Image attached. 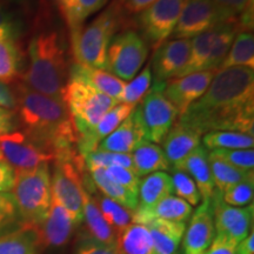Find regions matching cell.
<instances>
[{
	"instance_id": "obj_50",
	"label": "cell",
	"mask_w": 254,
	"mask_h": 254,
	"mask_svg": "<svg viewBox=\"0 0 254 254\" xmlns=\"http://www.w3.org/2000/svg\"><path fill=\"white\" fill-rule=\"evenodd\" d=\"M0 107L13 111L17 109V100H15L14 92L4 82H0Z\"/></svg>"
},
{
	"instance_id": "obj_25",
	"label": "cell",
	"mask_w": 254,
	"mask_h": 254,
	"mask_svg": "<svg viewBox=\"0 0 254 254\" xmlns=\"http://www.w3.org/2000/svg\"><path fill=\"white\" fill-rule=\"evenodd\" d=\"M133 168L139 178L146 177L155 172L170 171L171 166L163 148L151 141L139 145L131 153Z\"/></svg>"
},
{
	"instance_id": "obj_27",
	"label": "cell",
	"mask_w": 254,
	"mask_h": 254,
	"mask_svg": "<svg viewBox=\"0 0 254 254\" xmlns=\"http://www.w3.org/2000/svg\"><path fill=\"white\" fill-rule=\"evenodd\" d=\"M107 1L109 0H56V4L69 31H73L85 25V21L103 9Z\"/></svg>"
},
{
	"instance_id": "obj_7",
	"label": "cell",
	"mask_w": 254,
	"mask_h": 254,
	"mask_svg": "<svg viewBox=\"0 0 254 254\" xmlns=\"http://www.w3.org/2000/svg\"><path fill=\"white\" fill-rule=\"evenodd\" d=\"M148 45L139 32L125 28L111 40L107 49L105 71L123 81L132 80L146 62Z\"/></svg>"
},
{
	"instance_id": "obj_12",
	"label": "cell",
	"mask_w": 254,
	"mask_h": 254,
	"mask_svg": "<svg viewBox=\"0 0 254 254\" xmlns=\"http://www.w3.org/2000/svg\"><path fill=\"white\" fill-rule=\"evenodd\" d=\"M212 212H213L215 236L227 240L237 246L244 240L252 230L254 207L253 204L245 207H234L227 205L221 198V193L214 190L211 199Z\"/></svg>"
},
{
	"instance_id": "obj_48",
	"label": "cell",
	"mask_w": 254,
	"mask_h": 254,
	"mask_svg": "<svg viewBox=\"0 0 254 254\" xmlns=\"http://www.w3.org/2000/svg\"><path fill=\"white\" fill-rule=\"evenodd\" d=\"M18 126L17 112L13 110L0 107V135L15 131Z\"/></svg>"
},
{
	"instance_id": "obj_33",
	"label": "cell",
	"mask_w": 254,
	"mask_h": 254,
	"mask_svg": "<svg viewBox=\"0 0 254 254\" xmlns=\"http://www.w3.org/2000/svg\"><path fill=\"white\" fill-rule=\"evenodd\" d=\"M206 150H246L253 148L254 139L249 134L230 131H212L202 135Z\"/></svg>"
},
{
	"instance_id": "obj_19",
	"label": "cell",
	"mask_w": 254,
	"mask_h": 254,
	"mask_svg": "<svg viewBox=\"0 0 254 254\" xmlns=\"http://www.w3.org/2000/svg\"><path fill=\"white\" fill-rule=\"evenodd\" d=\"M202 135L194 127L179 122L174 124L161 142L171 170H179L186 158L200 146Z\"/></svg>"
},
{
	"instance_id": "obj_15",
	"label": "cell",
	"mask_w": 254,
	"mask_h": 254,
	"mask_svg": "<svg viewBox=\"0 0 254 254\" xmlns=\"http://www.w3.org/2000/svg\"><path fill=\"white\" fill-rule=\"evenodd\" d=\"M190 39H171L155 50L150 64L154 82L179 77L190 58Z\"/></svg>"
},
{
	"instance_id": "obj_3",
	"label": "cell",
	"mask_w": 254,
	"mask_h": 254,
	"mask_svg": "<svg viewBox=\"0 0 254 254\" xmlns=\"http://www.w3.org/2000/svg\"><path fill=\"white\" fill-rule=\"evenodd\" d=\"M28 68L21 82L41 94L62 100L69 71L67 49L62 36L55 30L39 32L28 44Z\"/></svg>"
},
{
	"instance_id": "obj_9",
	"label": "cell",
	"mask_w": 254,
	"mask_h": 254,
	"mask_svg": "<svg viewBox=\"0 0 254 254\" xmlns=\"http://www.w3.org/2000/svg\"><path fill=\"white\" fill-rule=\"evenodd\" d=\"M231 12L215 4L213 0H187L171 39H190L219 24L237 20Z\"/></svg>"
},
{
	"instance_id": "obj_1",
	"label": "cell",
	"mask_w": 254,
	"mask_h": 254,
	"mask_svg": "<svg viewBox=\"0 0 254 254\" xmlns=\"http://www.w3.org/2000/svg\"><path fill=\"white\" fill-rule=\"evenodd\" d=\"M178 122L205 134L212 131L254 133V71L230 67L215 72L205 93Z\"/></svg>"
},
{
	"instance_id": "obj_21",
	"label": "cell",
	"mask_w": 254,
	"mask_h": 254,
	"mask_svg": "<svg viewBox=\"0 0 254 254\" xmlns=\"http://www.w3.org/2000/svg\"><path fill=\"white\" fill-rule=\"evenodd\" d=\"M190 215L192 206L178 196L168 195L150 208H136L133 212L132 221L142 225H147L154 219L186 222Z\"/></svg>"
},
{
	"instance_id": "obj_10",
	"label": "cell",
	"mask_w": 254,
	"mask_h": 254,
	"mask_svg": "<svg viewBox=\"0 0 254 254\" xmlns=\"http://www.w3.org/2000/svg\"><path fill=\"white\" fill-rule=\"evenodd\" d=\"M187 0H157L150 7L136 14L135 23L141 36L157 50L171 37Z\"/></svg>"
},
{
	"instance_id": "obj_6",
	"label": "cell",
	"mask_w": 254,
	"mask_h": 254,
	"mask_svg": "<svg viewBox=\"0 0 254 254\" xmlns=\"http://www.w3.org/2000/svg\"><path fill=\"white\" fill-rule=\"evenodd\" d=\"M62 100L71 114L78 141L90 135L105 114L119 104L113 98L94 90L90 85L73 79H67L66 81Z\"/></svg>"
},
{
	"instance_id": "obj_17",
	"label": "cell",
	"mask_w": 254,
	"mask_h": 254,
	"mask_svg": "<svg viewBox=\"0 0 254 254\" xmlns=\"http://www.w3.org/2000/svg\"><path fill=\"white\" fill-rule=\"evenodd\" d=\"M145 141H148L147 133L142 123L139 105H136L132 113L120 124L118 128L98 145L97 150L131 154L139 145Z\"/></svg>"
},
{
	"instance_id": "obj_26",
	"label": "cell",
	"mask_w": 254,
	"mask_h": 254,
	"mask_svg": "<svg viewBox=\"0 0 254 254\" xmlns=\"http://www.w3.org/2000/svg\"><path fill=\"white\" fill-rule=\"evenodd\" d=\"M172 193L173 186L170 174L166 172L148 174L139 183L136 208H150L166 196L172 195Z\"/></svg>"
},
{
	"instance_id": "obj_18",
	"label": "cell",
	"mask_w": 254,
	"mask_h": 254,
	"mask_svg": "<svg viewBox=\"0 0 254 254\" xmlns=\"http://www.w3.org/2000/svg\"><path fill=\"white\" fill-rule=\"evenodd\" d=\"M215 237L212 202L202 204L190 215V221L183 237L185 254H205Z\"/></svg>"
},
{
	"instance_id": "obj_20",
	"label": "cell",
	"mask_w": 254,
	"mask_h": 254,
	"mask_svg": "<svg viewBox=\"0 0 254 254\" xmlns=\"http://www.w3.org/2000/svg\"><path fill=\"white\" fill-rule=\"evenodd\" d=\"M68 79H73L84 84L90 85L94 90L109 95L119 103V98L123 93L125 82L116 75L111 74L105 69L90 67V66L73 64L69 66Z\"/></svg>"
},
{
	"instance_id": "obj_54",
	"label": "cell",
	"mask_w": 254,
	"mask_h": 254,
	"mask_svg": "<svg viewBox=\"0 0 254 254\" xmlns=\"http://www.w3.org/2000/svg\"><path fill=\"white\" fill-rule=\"evenodd\" d=\"M120 254H123V253H120Z\"/></svg>"
},
{
	"instance_id": "obj_51",
	"label": "cell",
	"mask_w": 254,
	"mask_h": 254,
	"mask_svg": "<svg viewBox=\"0 0 254 254\" xmlns=\"http://www.w3.org/2000/svg\"><path fill=\"white\" fill-rule=\"evenodd\" d=\"M237 254H254V233H251L236 246Z\"/></svg>"
},
{
	"instance_id": "obj_2",
	"label": "cell",
	"mask_w": 254,
	"mask_h": 254,
	"mask_svg": "<svg viewBox=\"0 0 254 254\" xmlns=\"http://www.w3.org/2000/svg\"><path fill=\"white\" fill-rule=\"evenodd\" d=\"M13 92L19 125L32 140L53 155V161L80 154L74 124L62 100L41 94L24 82H19Z\"/></svg>"
},
{
	"instance_id": "obj_23",
	"label": "cell",
	"mask_w": 254,
	"mask_h": 254,
	"mask_svg": "<svg viewBox=\"0 0 254 254\" xmlns=\"http://www.w3.org/2000/svg\"><path fill=\"white\" fill-rule=\"evenodd\" d=\"M178 171H184L194 180L202 201H211L214 194V184L208 163V152L204 146H198Z\"/></svg>"
},
{
	"instance_id": "obj_43",
	"label": "cell",
	"mask_w": 254,
	"mask_h": 254,
	"mask_svg": "<svg viewBox=\"0 0 254 254\" xmlns=\"http://www.w3.org/2000/svg\"><path fill=\"white\" fill-rule=\"evenodd\" d=\"M20 220L11 192H0V232H4Z\"/></svg>"
},
{
	"instance_id": "obj_35",
	"label": "cell",
	"mask_w": 254,
	"mask_h": 254,
	"mask_svg": "<svg viewBox=\"0 0 254 254\" xmlns=\"http://www.w3.org/2000/svg\"><path fill=\"white\" fill-rule=\"evenodd\" d=\"M23 57L15 41L0 39V82L9 84L20 77Z\"/></svg>"
},
{
	"instance_id": "obj_32",
	"label": "cell",
	"mask_w": 254,
	"mask_h": 254,
	"mask_svg": "<svg viewBox=\"0 0 254 254\" xmlns=\"http://www.w3.org/2000/svg\"><path fill=\"white\" fill-rule=\"evenodd\" d=\"M208 163L212 178H213L214 187L220 193L227 190L228 187L234 185V184L254 179L253 171L239 170V168L232 166L226 161H224L222 159L218 158L212 152L208 153Z\"/></svg>"
},
{
	"instance_id": "obj_14",
	"label": "cell",
	"mask_w": 254,
	"mask_h": 254,
	"mask_svg": "<svg viewBox=\"0 0 254 254\" xmlns=\"http://www.w3.org/2000/svg\"><path fill=\"white\" fill-rule=\"evenodd\" d=\"M215 72L202 71L170 79L165 82L164 94L176 107L179 117L198 100L211 84Z\"/></svg>"
},
{
	"instance_id": "obj_28",
	"label": "cell",
	"mask_w": 254,
	"mask_h": 254,
	"mask_svg": "<svg viewBox=\"0 0 254 254\" xmlns=\"http://www.w3.org/2000/svg\"><path fill=\"white\" fill-rule=\"evenodd\" d=\"M118 250L123 254H153V241L146 225L131 222L118 233Z\"/></svg>"
},
{
	"instance_id": "obj_52",
	"label": "cell",
	"mask_w": 254,
	"mask_h": 254,
	"mask_svg": "<svg viewBox=\"0 0 254 254\" xmlns=\"http://www.w3.org/2000/svg\"><path fill=\"white\" fill-rule=\"evenodd\" d=\"M4 1L8 2V4H11V2H17V4H23V2L26 1V0H4Z\"/></svg>"
},
{
	"instance_id": "obj_5",
	"label": "cell",
	"mask_w": 254,
	"mask_h": 254,
	"mask_svg": "<svg viewBox=\"0 0 254 254\" xmlns=\"http://www.w3.org/2000/svg\"><path fill=\"white\" fill-rule=\"evenodd\" d=\"M11 193L21 224L39 227L47 217L52 200L50 164H41L32 170L15 171Z\"/></svg>"
},
{
	"instance_id": "obj_47",
	"label": "cell",
	"mask_w": 254,
	"mask_h": 254,
	"mask_svg": "<svg viewBox=\"0 0 254 254\" xmlns=\"http://www.w3.org/2000/svg\"><path fill=\"white\" fill-rule=\"evenodd\" d=\"M15 170L4 159H0V192H11L14 186Z\"/></svg>"
},
{
	"instance_id": "obj_11",
	"label": "cell",
	"mask_w": 254,
	"mask_h": 254,
	"mask_svg": "<svg viewBox=\"0 0 254 254\" xmlns=\"http://www.w3.org/2000/svg\"><path fill=\"white\" fill-rule=\"evenodd\" d=\"M165 82H154L139 105L148 141L161 144L179 116L164 94Z\"/></svg>"
},
{
	"instance_id": "obj_40",
	"label": "cell",
	"mask_w": 254,
	"mask_h": 254,
	"mask_svg": "<svg viewBox=\"0 0 254 254\" xmlns=\"http://www.w3.org/2000/svg\"><path fill=\"white\" fill-rule=\"evenodd\" d=\"M23 24L17 14L9 8L8 2L0 0V39L15 41L20 37Z\"/></svg>"
},
{
	"instance_id": "obj_53",
	"label": "cell",
	"mask_w": 254,
	"mask_h": 254,
	"mask_svg": "<svg viewBox=\"0 0 254 254\" xmlns=\"http://www.w3.org/2000/svg\"><path fill=\"white\" fill-rule=\"evenodd\" d=\"M0 159H2V155H1V153H0Z\"/></svg>"
},
{
	"instance_id": "obj_4",
	"label": "cell",
	"mask_w": 254,
	"mask_h": 254,
	"mask_svg": "<svg viewBox=\"0 0 254 254\" xmlns=\"http://www.w3.org/2000/svg\"><path fill=\"white\" fill-rule=\"evenodd\" d=\"M126 21V15L116 0L90 24L69 31L71 50L75 64L105 69L107 49L112 38Z\"/></svg>"
},
{
	"instance_id": "obj_31",
	"label": "cell",
	"mask_w": 254,
	"mask_h": 254,
	"mask_svg": "<svg viewBox=\"0 0 254 254\" xmlns=\"http://www.w3.org/2000/svg\"><path fill=\"white\" fill-rule=\"evenodd\" d=\"M230 67H254V36L252 31L238 32L226 58L218 71Z\"/></svg>"
},
{
	"instance_id": "obj_13",
	"label": "cell",
	"mask_w": 254,
	"mask_h": 254,
	"mask_svg": "<svg viewBox=\"0 0 254 254\" xmlns=\"http://www.w3.org/2000/svg\"><path fill=\"white\" fill-rule=\"evenodd\" d=\"M0 153L15 171L32 170L55 160L52 154L32 140L26 133L18 129L0 135Z\"/></svg>"
},
{
	"instance_id": "obj_29",
	"label": "cell",
	"mask_w": 254,
	"mask_h": 254,
	"mask_svg": "<svg viewBox=\"0 0 254 254\" xmlns=\"http://www.w3.org/2000/svg\"><path fill=\"white\" fill-rule=\"evenodd\" d=\"M36 228L21 224L17 230L0 236V254H39Z\"/></svg>"
},
{
	"instance_id": "obj_38",
	"label": "cell",
	"mask_w": 254,
	"mask_h": 254,
	"mask_svg": "<svg viewBox=\"0 0 254 254\" xmlns=\"http://www.w3.org/2000/svg\"><path fill=\"white\" fill-rule=\"evenodd\" d=\"M172 171L171 179H172L173 192L176 193L178 198L185 200L190 206H198L201 202V195L194 180L184 171Z\"/></svg>"
},
{
	"instance_id": "obj_49",
	"label": "cell",
	"mask_w": 254,
	"mask_h": 254,
	"mask_svg": "<svg viewBox=\"0 0 254 254\" xmlns=\"http://www.w3.org/2000/svg\"><path fill=\"white\" fill-rule=\"evenodd\" d=\"M205 254H237L236 246L233 244L228 243L224 238L215 236L211 246L206 251Z\"/></svg>"
},
{
	"instance_id": "obj_8",
	"label": "cell",
	"mask_w": 254,
	"mask_h": 254,
	"mask_svg": "<svg viewBox=\"0 0 254 254\" xmlns=\"http://www.w3.org/2000/svg\"><path fill=\"white\" fill-rule=\"evenodd\" d=\"M85 168V161L81 155L60 159L55 161V168L51 176L52 198L67 209L78 226L82 222V176Z\"/></svg>"
},
{
	"instance_id": "obj_44",
	"label": "cell",
	"mask_w": 254,
	"mask_h": 254,
	"mask_svg": "<svg viewBox=\"0 0 254 254\" xmlns=\"http://www.w3.org/2000/svg\"><path fill=\"white\" fill-rule=\"evenodd\" d=\"M74 254H120V251L118 246H106L92 239H87L78 246Z\"/></svg>"
},
{
	"instance_id": "obj_37",
	"label": "cell",
	"mask_w": 254,
	"mask_h": 254,
	"mask_svg": "<svg viewBox=\"0 0 254 254\" xmlns=\"http://www.w3.org/2000/svg\"><path fill=\"white\" fill-rule=\"evenodd\" d=\"M85 167L87 170L90 168H107L112 166H119L129 168L134 171L133 168V161L131 154L124 153H114V152H104V151H94L88 153L84 157Z\"/></svg>"
},
{
	"instance_id": "obj_16",
	"label": "cell",
	"mask_w": 254,
	"mask_h": 254,
	"mask_svg": "<svg viewBox=\"0 0 254 254\" xmlns=\"http://www.w3.org/2000/svg\"><path fill=\"white\" fill-rule=\"evenodd\" d=\"M78 225L68 211L56 199L51 200L49 213L43 224L36 228L40 249L62 247L68 243Z\"/></svg>"
},
{
	"instance_id": "obj_42",
	"label": "cell",
	"mask_w": 254,
	"mask_h": 254,
	"mask_svg": "<svg viewBox=\"0 0 254 254\" xmlns=\"http://www.w3.org/2000/svg\"><path fill=\"white\" fill-rule=\"evenodd\" d=\"M106 176L110 178L111 180L114 183H117L118 185L125 187L126 190H131V192L138 194V189H139V183L140 179L136 176L135 172L133 170L125 167H119V166H112L104 168Z\"/></svg>"
},
{
	"instance_id": "obj_36",
	"label": "cell",
	"mask_w": 254,
	"mask_h": 254,
	"mask_svg": "<svg viewBox=\"0 0 254 254\" xmlns=\"http://www.w3.org/2000/svg\"><path fill=\"white\" fill-rule=\"evenodd\" d=\"M152 80H153V75H152L151 66L147 65L128 84H125L123 93L119 98V103L136 106L151 88Z\"/></svg>"
},
{
	"instance_id": "obj_39",
	"label": "cell",
	"mask_w": 254,
	"mask_h": 254,
	"mask_svg": "<svg viewBox=\"0 0 254 254\" xmlns=\"http://www.w3.org/2000/svg\"><path fill=\"white\" fill-rule=\"evenodd\" d=\"M254 195V179L234 184L221 193V198L227 205L245 207L252 204Z\"/></svg>"
},
{
	"instance_id": "obj_24",
	"label": "cell",
	"mask_w": 254,
	"mask_h": 254,
	"mask_svg": "<svg viewBox=\"0 0 254 254\" xmlns=\"http://www.w3.org/2000/svg\"><path fill=\"white\" fill-rule=\"evenodd\" d=\"M146 226L151 232L153 254H174L183 241L186 222L154 219Z\"/></svg>"
},
{
	"instance_id": "obj_22",
	"label": "cell",
	"mask_w": 254,
	"mask_h": 254,
	"mask_svg": "<svg viewBox=\"0 0 254 254\" xmlns=\"http://www.w3.org/2000/svg\"><path fill=\"white\" fill-rule=\"evenodd\" d=\"M82 222L90 236L88 239L106 246H118V233L105 220L94 198L85 189L82 190Z\"/></svg>"
},
{
	"instance_id": "obj_46",
	"label": "cell",
	"mask_w": 254,
	"mask_h": 254,
	"mask_svg": "<svg viewBox=\"0 0 254 254\" xmlns=\"http://www.w3.org/2000/svg\"><path fill=\"white\" fill-rule=\"evenodd\" d=\"M120 8L123 9L124 14L126 15H136L148 8L157 0H116Z\"/></svg>"
},
{
	"instance_id": "obj_41",
	"label": "cell",
	"mask_w": 254,
	"mask_h": 254,
	"mask_svg": "<svg viewBox=\"0 0 254 254\" xmlns=\"http://www.w3.org/2000/svg\"><path fill=\"white\" fill-rule=\"evenodd\" d=\"M218 158L222 159L232 166L244 171H253L254 168V150H214L211 151Z\"/></svg>"
},
{
	"instance_id": "obj_45",
	"label": "cell",
	"mask_w": 254,
	"mask_h": 254,
	"mask_svg": "<svg viewBox=\"0 0 254 254\" xmlns=\"http://www.w3.org/2000/svg\"><path fill=\"white\" fill-rule=\"evenodd\" d=\"M215 4L227 9L234 17L240 18V15L246 11L253 9V0H213Z\"/></svg>"
},
{
	"instance_id": "obj_34",
	"label": "cell",
	"mask_w": 254,
	"mask_h": 254,
	"mask_svg": "<svg viewBox=\"0 0 254 254\" xmlns=\"http://www.w3.org/2000/svg\"><path fill=\"white\" fill-rule=\"evenodd\" d=\"M93 196L98 207H99L101 214L105 218V220L110 224V226L113 228L117 233L122 232L124 228H126L132 222L133 212L124 207L118 202L113 201L112 199L107 198L100 192H98L97 189L87 190Z\"/></svg>"
},
{
	"instance_id": "obj_30",
	"label": "cell",
	"mask_w": 254,
	"mask_h": 254,
	"mask_svg": "<svg viewBox=\"0 0 254 254\" xmlns=\"http://www.w3.org/2000/svg\"><path fill=\"white\" fill-rule=\"evenodd\" d=\"M91 174V179L93 182L95 189L99 190L101 194L118 202L128 211L134 212L138 207V194L126 190L125 187L118 185L112 182L105 173L104 168H90L87 170Z\"/></svg>"
}]
</instances>
